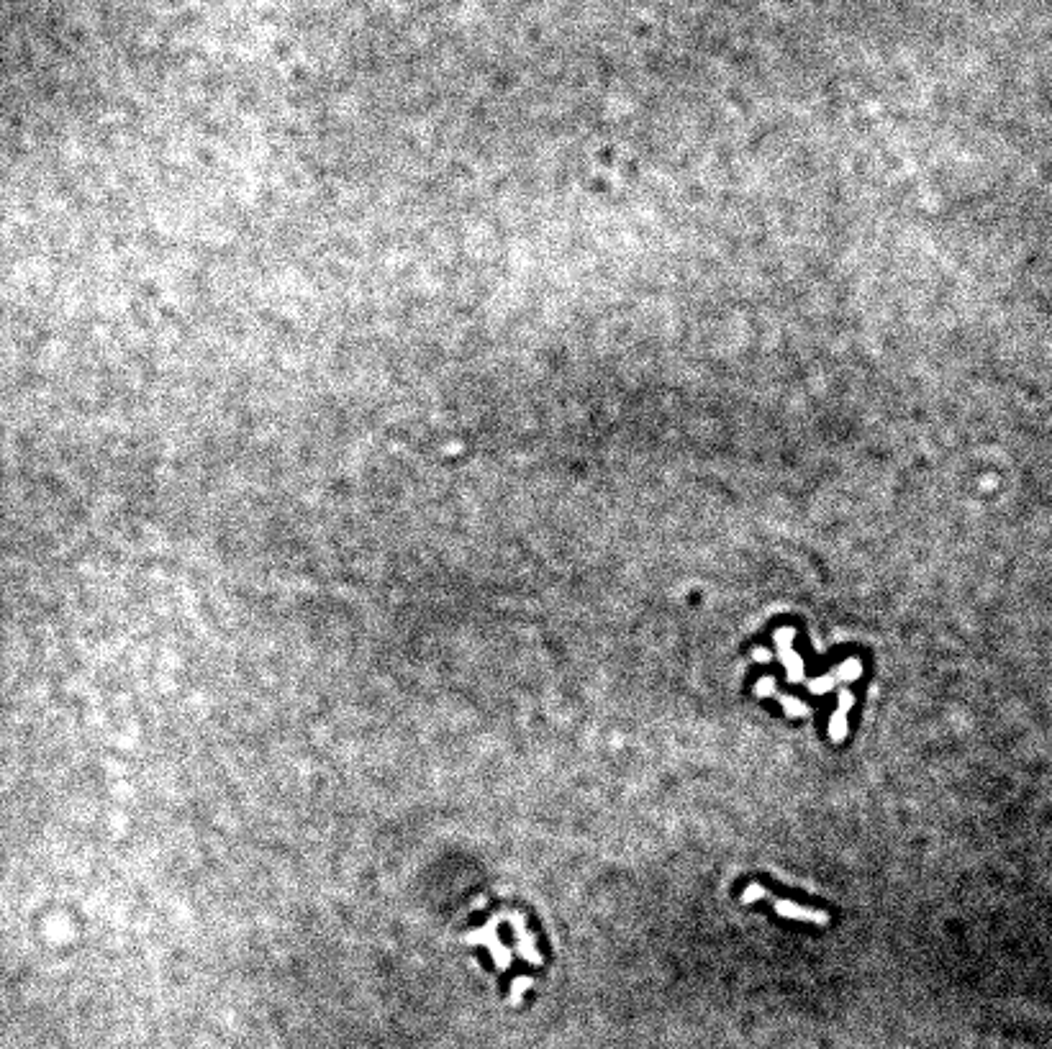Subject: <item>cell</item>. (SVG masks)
I'll use <instances>...</instances> for the list:
<instances>
[{
    "label": "cell",
    "instance_id": "obj_1",
    "mask_svg": "<svg viewBox=\"0 0 1052 1049\" xmlns=\"http://www.w3.org/2000/svg\"><path fill=\"white\" fill-rule=\"evenodd\" d=\"M770 901V906L775 908V914L783 916V919H796V921H809V924H816V926H827L829 924V914H824V911H814V908H804V906H796L793 901H783V898H773L765 888H760V885H750V888L742 893V903H755V901Z\"/></svg>",
    "mask_w": 1052,
    "mask_h": 1049
}]
</instances>
